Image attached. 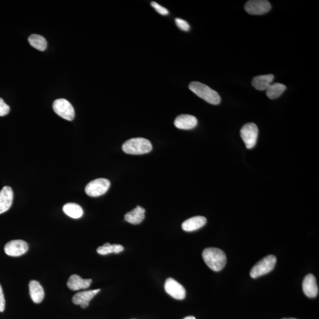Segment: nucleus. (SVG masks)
I'll return each instance as SVG.
<instances>
[{
	"instance_id": "nucleus-1",
	"label": "nucleus",
	"mask_w": 319,
	"mask_h": 319,
	"mask_svg": "<svg viewBox=\"0 0 319 319\" xmlns=\"http://www.w3.org/2000/svg\"><path fill=\"white\" fill-rule=\"evenodd\" d=\"M204 262L212 270L217 272L222 270L227 263V256L224 252L216 248L204 249L203 253Z\"/></svg>"
},
{
	"instance_id": "nucleus-2",
	"label": "nucleus",
	"mask_w": 319,
	"mask_h": 319,
	"mask_svg": "<svg viewBox=\"0 0 319 319\" xmlns=\"http://www.w3.org/2000/svg\"><path fill=\"white\" fill-rule=\"evenodd\" d=\"M189 87L195 94L203 99L207 103L218 105L221 102V96L219 93L205 84L199 82H192L190 84Z\"/></svg>"
},
{
	"instance_id": "nucleus-3",
	"label": "nucleus",
	"mask_w": 319,
	"mask_h": 319,
	"mask_svg": "<svg viewBox=\"0 0 319 319\" xmlns=\"http://www.w3.org/2000/svg\"><path fill=\"white\" fill-rule=\"evenodd\" d=\"M122 148L125 153L140 155L150 153L153 148V146L147 139L134 138L125 142L122 145Z\"/></svg>"
},
{
	"instance_id": "nucleus-4",
	"label": "nucleus",
	"mask_w": 319,
	"mask_h": 319,
	"mask_svg": "<svg viewBox=\"0 0 319 319\" xmlns=\"http://www.w3.org/2000/svg\"><path fill=\"white\" fill-rule=\"evenodd\" d=\"M276 262V257L273 255H269L254 266L250 271V276L253 279H257L270 273L273 270Z\"/></svg>"
},
{
	"instance_id": "nucleus-5",
	"label": "nucleus",
	"mask_w": 319,
	"mask_h": 319,
	"mask_svg": "<svg viewBox=\"0 0 319 319\" xmlns=\"http://www.w3.org/2000/svg\"><path fill=\"white\" fill-rule=\"evenodd\" d=\"M111 183L109 180L104 178H99L90 181L87 184L86 194L90 197H98L103 195L109 189Z\"/></svg>"
},
{
	"instance_id": "nucleus-6",
	"label": "nucleus",
	"mask_w": 319,
	"mask_h": 319,
	"mask_svg": "<svg viewBox=\"0 0 319 319\" xmlns=\"http://www.w3.org/2000/svg\"><path fill=\"white\" fill-rule=\"evenodd\" d=\"M258 136L259 128L254 123H248L241 128V138L248 149L253 148L256 146Z\"/></svg>"
},
{
	"instance_id": "nucleus-7",
	"label": "nucleus",
	"mask_w": 319,
	"mask_h": 319,
	"mask_svg": "<svg viewBox=\"0 0 319 319\" xmlns=\"http://www.w3.org/2000/svg\"><path fill=\"white\" fill-rule=\"evenodd\" d=\"M55 113L61 118L72 121L75 118V110L72 104L65 99H58L53 104Z\"/></svg>"
},
{
	"instance_id": "nucleus-8",
	"label": "nucleus",
	"mask_w": 319,
	"mask_h": 319,
	"mask_svg": "<svg viewBox=\"0 0 319 319\" xmlns=\"http://www.w3.org/2000/svg\"><path fill=\"white\" fill-rule=\"evenodd\" d=\"M244 8L251 15H262L271 10V5L266 0H251L246 2Z\"/></svg>"
},
{
	"instance_id": "nucleus-9",
	"label": "nucleus",
	"mask_w": 319,
	"mask_h": 319,
	"mask_svg": "<svg viewBox=\"0 0 319 319\" xmlns=\"http://www.w3.org/2000/svg\"><path fill=\"white\" fill-rule=\"evenodd\" d=\"M29 245L23 240H13L4 246L5 253L11 257H20L27 253Z\"/></svg>"
},
{
	"instance_id": "nucleus-10",
	"label": "nucleus",
	"mask_w": 319,
	"mask_h": 319,
	"mask_svg": "<svg viewBox=\"0 0 319 319\" xmlns=\"http://www.w3.org/2000/svg\"><path fill=\"white\" fill-rule=\"evenodd\" d=\"M165 289L167 293L175 299L183 300L186 297V290L184 287L172 278L167 279Z\"/></svg>"
},
{
	"instance_id": "nucleus-11",
	"label": "nucleus",
	"mask_w": 319,
	"mask_h": 319,
	"mask_svg": "<svg viewBox=\"0 0 319 319\" xmlns=\"http://www.w3.org/2000/svg\"><path fill=\"white\" fill-rule=\"evenodd\" d=\"M100 289L93 290H89L82 291L75 294L72 297V301L77 305H80L81 308L86 309L89 306V301L94 297L95 295L97 294Z\"/></svg>"
},
{
	"instance_id": "nucleus-12",
	"label": "nucleus",
	"mask_w": 319,
	"mask_h": 319,
	"mask_svg": "<svg viewBox=\"0 0 319 319\" xmlns=\"http://www.w3.org/2000/svg\"><path fill=\"white\" fill-rule=\"evenodd\" d=\"M13 192L9 186H4L0 191V214L7 212L12 205Z\"/></svg>"
},
{
	"instance_id": "nucleus-13",
	"label": "nucleus",
	"mask_w": 319,
	"mask_h": 319,
	"mask_svg": "<svg viewBox=\"0 0 319 319\" xmlns=\"http://www.w3.org/2000/svg\"><path fill=\"white\" fill-rule=\"evenodd\" d=\"M304 293L307 297L315 298L318 295L319 289L316 278L312 274L307 275L303 282Z\"/></svg>"
},
{
	"instance_id": "nucleus-14",
	"label": "nucleus",
	"mask_w": 319,
	"mask_h": 319,
	"mask_svg": "<svg viewBox=\"0 0 319 319\" xmlns=\"http://www.w3.org/2000/svg\"><path fill=\"white\" fill-rule=\"evenodd\" d=\"M174 124L178 129L192 130L197 127L198 119L194 116L183 114L175 118Z\"/></svg>"
},
{
	"instance_id": "nucleus-15",
	"label": "nucleus",
	"mask_w": 319,
	"mask_h": 319,
	"mask_svg": "<svg viewBox=\"0 0 319 319\" xmlns=\"http://www.w3.org/2000/svg\"><path fill=\"white\" fill-rule=\"evenodd\" d=\"M91 279H83L77 274L72 275L67 282L68 288L73 291L88 288L92 283Z\"/></svg>"
},
{
	"instance_id": "nucleus-16",
	"label": "nucleus",
	"mask_w": 319,
	"mask_h": 319,
	"mask_svg": "<svg viewBox=\"0 0 319 319\" xmlns=\"http://www.w3.org/2000/svg\"><path fill=\"white\" fill-rule=\"evenodd\" d=\"M207 219L203 216H197L187 219L181 225L182 229L186 232H192L203 227L206 224Z\"/></svg>"
},
{
	"instance_id": "nucleus-17",
	"label": "nucleus",
	"mask_w": 319,
	"mask_h": 319,
	"mask_svg": "<svg viewBox=\"0 0 319 319\" xmlns=\"http://www.w3.org/2000/svg\"><path fill=\"white\" fill-rule=\"evenodd\" d=\"M29 287L30 297L33 302L36 304L42 302L45 297V291L39 282L36 280H31L29 283Z\"/></svg>"
},
{
	"instance_id": "nucleus-18",
	"label": "nucleus",
	"mask_w": 319,
	"mask_h": 319,
	"mask_svg": "<svg viewBox=\"0 0 319 319\" xmlns=\"http://www.w3.org/2000/svg\"><path fill=\"white\" fill-rule=\"evenodd\" d=\"M145 210L143 207L137 206L135 209L126 213L125 220L131 224H140L145 218Z\"/></svg>"
},
{
	"instance_id": "nucleus-19",
	"label": "nucleus",
	"mask_w": 319,
	"mask_h": 319,
	"mask_svg": "<svg viewBox=\"0 0 319 319\" xmlns=\"http://www.w3.org/2000/svg\"><path fill=\"white\" fill-rule=\"evenodd\" d=\"M274 78V76L271 74L260 75L253 79L252 85L257 90H266L273 83Z\"/></svg>"
},
{
	"instance_id": "nucleus-20",
	"label": "nucleus",
	"mask_w": 319,
	"mask_h": 319,
	"mask_svg": "<svg viewBox=\"0 0 319 319\" xmlns=\"http://www.w3.org/2000/svg\"><path fill=\"white\" fill-rule=\"evenodd\" d=\"M64 213L72 218L78 219L84 215V210L81 206L75 203H68L63 207Z\"/></svg>"
},
{
	"instance_id": "nucleus-21",
	"label": "nucleus",
	"mask_w": 319,
	"mask_h": 319,
	"mask_svg": "<svg viewBox=\"0 0 319 319\" xmlns=\"http://www.w3.org/2000/svg\"><path fill=\"white\" fill-rule=\"evenodd\" d=\"M286 86L280 83L271 84L266 89V95L268 98L274 99L279 98L285 91Z\"/></svg>"
},
{
	"instance_id": "nucleus-22",
	"label": "nucleus",
	"mask_w": 319,
	"mask_h": 319,
	"mask_svg": "<svg viewBox=\"0 0 319 319\" xmlns=\"http://www.w3.org/2000/svg\"><path fill=\"white\" fill-rule=\"evenodd\" d=\"M28 41L32 47L40 51H45L48 45L45 38L39 34H31Z\"/></svg>"
},
{
	"instance_id": "nucleus-23",
	"label": "nucleus",
	"mask_w": 319,
	"mask_h": 319,
	"mask_svg": "<svg viewBox=\"0 0 319 319\" xmlns=\"http://www.w3.org/2000/svg\"><path fill=\"white\" fill-rule=\"evenodd\" d=\"M123 251H124V247L121 245H111L110 243H105L103 245L98 247L96 250L99 254L102 255V256L111 253L118 254Z\"/></svg>"
},
{
	"instance_id": "nucleus-24",
	"label": "nucleus",
	"mask_w": 319,
	"mask_h": 319,
	"mask_svg": "<svg viewBox=\"0 0 319 319\" xmlns=\"http://www.w3.org/2000/svg\"><path fill=\"white\" fill-rule=\"evenodd\" d=\"M175 24L177 27L183 31H187L190 30V25L185 20L177 18L175 19Z\"/></svg>"
},
{
	"instance_id": "nucleus-25",
	"label": "nucleus",
	"mask_w": 319,
	"mask_h": 319,
	"mask_svg": "<svg viewBox=\"0 0 319 319\" xmlns=\"http://www.w3.org/2000/svg\"><path fill=\"white\" fill-rule=\"evenodd\" d=\"M10 110V107L5 103L3 99L0 98V116H7L9 113Z\"/></svg>"
},
{
	"instance_id": "nucleus-26",
	"label": "nucleus",
	"mask_w": 319,
	"mask_h": 319,
	"mask_svg": "<svg viewBox=\"0 0 319 319\" xmlns=\"http://www.w3.org/2000/svg\"><path fill=\"white\" fill-rule=\"evenodd\" d=\"M151 5L158 13L162 14V15H168L169 14V11L168 9H166L165 7L161 6V5L157 3L156 2H152Z\"/></svg>"
},
{
	"instance_id": "nucleus-27",
	"label": "nucleus",
	"mask_w": 319,
	"mask_h": 319,
	"mask_svg": "<svg viewBox=\"0 0 319 319\" xmlns=\"http://www.w3.org/2000/svg\"><path fill=\"white\" fill-rule=\"evenodd\" d=\"M5 307V300L3 291L1 285H0V312H3Z\"/></svg>"
},
{
	"instance_id": "nucleus-28",
	"label": "nucleus",
	"mask_w": 319,
	"mask_h": 319,
	"mask_svg": "<svg viewBox=\"0 0 319 319\" xmlns=\"http://www.w3.org/2000/svg\"><path fill=\"white\" fill-rule=\"evenodd\" d=\"M183 319H196V318L194 317V316H187V317H186Z\"/></svg>"
},
{
	"instance_id": "nucleus-29",
	"label": "nucleus",
	"mask_w": 319,
	"mask_h": 319,
	"mask_svg": "<svg viewBox=\"0 0 319 319\" xmlns=\"http://www.w3.org/2000/svg\"><path fill=\"white\" fill-rule=\"evenodd\" d=\"M295 319V318H284V319Z\"/></svg>"
}]
</instances>
